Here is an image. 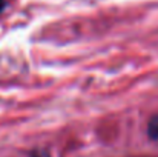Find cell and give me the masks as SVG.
Listing matches in <instances>:
<instances>
[{
  "mask_svg": "<svg viewBox=\"0 0 158 157\" xmlns=\"http://www.w3.org/2000/svg\"><path fill=\"white\" fill-rule=\"evenodd\" d=\"M148 136L151 140H158V116H154L148 123Z\"/></svg>",
  "mask_w": 158,
  "mask_h": 157,
  "instance_id": "cell-1",
  "label": "cell"
},
{
  "mask_svg": "<svg viewBox=\"0 0 158 157\" xmlns=\"http://www.w3.org/2000/svg\"><path fill=\"white\" fill-rule=\"evenodd\" d=\"M29 157H51L49 154V151L48 150H32L31 153H29Z\"/></svg>",
  "mask_w": 158,
  "mask_h": 157,
  "instance_id": "cell-2",
  "label": "cell"
},
{
  "mask_svg": "<svg viewBox=\"0 0 158 157\" xmlns=\"http://www.w3.org/2000/svg\"><path fill=\"white\" fill-rule=\"evenodd\" d=\"M8 6V2L6 0H0V12L2 11H5V8Z\"/></svg>",
  "mask_w": 158,
  "mask_h": 157,
  "instance_id": "cell-3",
  "label": "cell"
}]
</instances>
